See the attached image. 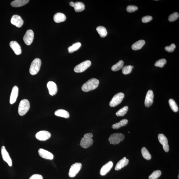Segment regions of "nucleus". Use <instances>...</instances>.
Listing matches in <instances>:
<instances>
[{
    "instance_id": "a19ab883",
    "label": "nucleus",
    "mask_w": 179,
    "mask_h": 179,
    "mask_svg": "<svg viewBox=\"0 0 179 179\" xmlns=\"http://www.w3.org/2000/svg\"><path fill=\"white\" fill-rule=\"evenodd\" d=\"M75 3H74L73 2L71 1L70 2L69 4L71 6L74 7L75 6Z\"/></svg>"
},
{
    "instance_id": "c9c22d12",
    "label": "nucleus",
    "mask_w": 179,
    "mask_h": 179,
    "mask_svg": "<svg viewBox=\"0 0 179 179\" xmlns=\"http://www.w3.org/2000/svg\"><path fill=\"white\" fill-rule=\"evenodd\" d=\"M179 15L178 13L177 12H175L169 16L168 20L169 21L171 22H173L178 19L179 18Z\"/></svg>"
},
{
    "instance_id": "412c9836",
    "label": "nucleus",
    "mask_w": 179,
    "mask_h": 179,
    "mask_svg": "<svg viewBox=\"0 0 179 179\" xmlns=\"http://www.w3.org/2000/svg\"><path fill=\"white\" fill-rule=\"evenodd\" d=\"M66 17L65 15L61 13H57L54 15V20L55 22L57 23H61L65 21Z\"/></svg>"
},
{
    "instance_id": "7ed1b4c3",
    "label": "nucleus",
    "mask_w": 179,
    "mask_h": 179,
    "mask_svg": "<svg viewBox=\"0 0 179 179\" xmlns=\"http://www.w3.org/2000/svg\"><path fill=\"white\" fill-rule=\"evenodd\" d=\"M30 108V104L28 99H24L20 102L18 112L19 115L23 116L28 112Z\"/></svg>"
},
{
    "instance_id": "7c9ffc66",
    "label": "nucleus",
    "mask_w": 179,
    "mask_h": 179,
    "mask_svg": "<svg viewBox=\"0 0 179 179\" xmlns=\"http://www.w3.org/2000/svg\"><path fill=\"white\" fill-rule=\"evenodd\" d=\"M169 104L172 111L175 112H177L178 111V108L175 101L173 99H170L169 100Z\"/></svg>"
},
{
    "instance_id": "6ab92c4d",
    "label": "nucleus",
    "mask_w": 179,
    "mask_h": 179,
    "mask_svg": "<svg viewBox=\"0 0 179 179\" xmlns=\"http://www.w3.org/2000/svg\"><path fill=\"white\" fill-rule=\"evenodd\" d=\"M18 88L16 86H14L12 88L10 99V103L11 104H13L16 102L18 96Z\"/></svg>"
},
{
    "instance_id": "f257e3e1",
    "label": "nucleus",
    "mask_w": 179,
    "mask_h": 179,
    "mask_svg": "<svg viewBox=\"0 0 179 179\" xmlns=\"http://www.w3.org/2000/svg\"><path fill=\"white\" fill-rule=\"evenodd\" d=\"M99 84L98 80L92 78L89 80L82 87V90L85 92H88L94 90L98 87Z\"/></svg>"
},
{
    "instance_id": "f8f14e48",
    "label": "nucleus",
    "mask_w": 179,
    "mask_h": 179,
    "mask_svg": "<svg viewBox=\"0 0 179 179\" xmlns=\"http://www.w3.org/2000/svg\"><path fill=\"white\" fill-rule=\"evenodd\" d=\"M11 23L18 28H20L23 25L24 21L21 17L18 15H14L12 17Z\"/></svg>"
},
{
    "instance_id": "bb28decb",
    "label": "nucleus",
    "mask_w": 179,
    "mask_h": 179,
    "mask_svg": "<svg viewBox=\"0 0 179 179\" xmlns=\"http://www.w3.org/2000/svg\"><path fill=\"white\" fill-rule=\"evenodd\" d=\"M96 30L99 35L102 38H104L107 35L108 33L107 30L105 27L103 26H99L97 27Z\"/></svg>"
},
{
    "instance_id": "2f4dec72",
    "label": "nucleus",
    "mask_w": 179,
    "mask_h": 179,
    "mask_svg": "<svg viewBox=\"0 0 179 179\" xmlns=\"http://www.w3.org/2000/svg\"><path fill=\"white\" fill-rule=\"evenodd\" d=\"M128 109V106H126L119 109L116 113V115L118 116H123L127 113Z\"/></svg>"
},
{
    "instance_id": "58836bf2",
    "label": "nucleus",
    "mask_w": 179,
    "mask_h": 179,
    "mask_svg": "<svg viewBox=\"0 0 179 179\" xmlns=\"http://www.w3.org/2000/svg\"><path fill=\"white\" fill-rule=\"evenodd\" d=\"M152 17L150 16H147L142 17V21L144 23H147L152 20Z\"/></svg>"
},
{
    "instance_id": "0eeeda50",
    "label": "nucleus",
    "mask_w": 179,
    "mask_h": 179,
    "mask_svg": "<svg viewBox=\"0 0 179 179\" xmlns=\"http://www.w3.org/2000/svg\"><path fill=\"white\" fill-rule=\"evenodd\" d=\"M91 64V62L89 60L83 61L76 66L74 71L76 73H82L90 67Z\"/></svg>"
},
{
    "instance_id": "473e14b6",
    "label": "nucleus",
    "mask_w": 179,
    "mask_h": 179,
    "mask_svg": "<svg viewBox=\"0 0 179 179\" xmlns=\"http://www.w3.org/2000/svg\"><path fill=\"white\" fill-rule=\"evenodd\" d=\"M133 66L131 65L126 66H124L122 69V71L123 74L127 75L131 73Z\"/></svg>"
},
{
    "instance_id": "79ce46f5",
    "label": "nucleus",
    "mask_w": 179,
    "mask_h": 179,
    "mask_svg": "<svg viewBox=\"0 0 179 179\" xmlns=\"http://www.w3.org/2000/svg\"><path fill=\"white\" fill-rule=\"evenodd\" d=\"M179 175H178V179H179Z\"/></svg>"
},
{
    "instance_id": "2eb2a0df",
    "label": "nucleus",
    "mask_w": 179,
    "mask_h": 179,
    "mask_svg": "<svg viewBox=\"0 0 179 179\" xmlns=\"http://www.w3.org/2000/svg\"><path fill=\"white\" fill-rule=\"evenodd\" d=\"M49 91L51 95L53 96L55 95L58 92V87L56 84L53 81H49L47 84Z\"/></svg>"
},
{
    "instance_id": "f3484780",
    "label": "nucleus",
    "mask_w": 179,
    "mask_h": 179,
    "mask_svg": "<svg viewBox=\"0 0 179 179\" xmlns=\"http://www.w3.org/2000/svg\"><path fill=\"white\" fill-rule=\"evenodd\" d=\"M10 46L13 50L14 53L17 55H19L22 53V49L20 46L16 41H12L10 42Z\"/></svg>"
},
{
    "instance_id": "c756f323",
    "label": "nucleus",
    "mask_w": 179,
    "mask_h": 179,
    "mask_svg": "<svg viewBox=\"0 0 179 179\" xmlns=\"http://www.w3.org/2000/svg\"><path fill=\"white\" fill-rule=\"evenodd\" d=\"M141 153L143 157L146 160H150L151 159V155L147 149L145 147H143L141 149Z\"/></svg>"
},
{
    "instance_id": "c85d7f7f",
    "label": "nucleus",
    "mask_w": 179,
    "mask_h": 179,
    "mask_svg": "<svg viewBox=\"0 0 179 179\" xmlns=\"http://www.w3.org/2000/svg\"><path fill=\"white\" fill-rule=\"evenodd\" d=\"M124 64V63L123 61L122 60L119 61L118 63L114 65L111 67V70L113 71H118L120 70L121 68H122Z\"/></svg>"
},
{
    "instance_id": "6e6552de",
    "label": "nucleus",
    "mask_w": 179,
    "mask_h": 179,
    "mask_svg": "<svg viewBox=\"0 0 179 179\" xmlns=\"http://www.w3.org/2000/svg\"><path fill=\"white\" fill-rule=\"evenodd\" d=\"M82 166V164L80 163H77L72 165L70 169L69 176L70 177L74 178L80 170Z\"/></svg>"
},
{
    "instance_id": "cd10ccee",
    "label": "nucleus",
    "mask_w": 179,
    "mask_h": 179,
    "mask_svg": "<svg viewBox=\"0 0 179 179\" xmlns=\"http://www.w3.org/2000/svg\"><path fill=\"white\" fill-rule=\"evenodd\" d=\"M81 46V44L80 42L74 43L72 46H70L68 49L69 53H72L75 51L78 50Z\"/></svg>"
},
{
    "instance_id": "4be33fe9",
    "label": "nucleus",
    "mask_w": 179,
    "mask_h": 179,
    "mask_svg": "<svg viewBox=\"0 0 179 179\" xmlns=\"http://www.w3.org/2000/svg\"><path fill=\"white\" fill-rule=\"evenodd\" d=\"M29 1V0H16L11 2V5L14 7H20L28 4Z\"/></svg>"
},
{
    "instance_id": "20e7f679",
    "label": "nucleus",
    "mask_w": 179,
    "mask_h": 179,
    "mask_svg": "<svg viewBox=\"0 0 179 179\" xmlns=\"http://www.w3.org/2000/svg\"><path fill=\"white\" fill-rule=\"evenodd\" d=\"M42 64L41 60L36 58L32 61L30 68V73L32 75H34L38 73L40 69Z\"/></svg>"
},
{
    "instance_id": "ddd939ff",
    "label": "nucleus",
    "mask_w": 179,
    "mask_h": 179,
    "mask_svg": "<svg viewBox=\"0 0 179 179\" xmlns=\"http://www.w3.org/2000/svg\"><path fill=\"white\" fill-rule=\"evenodd\" d=\"M154 94L152 90H149L147 93L145 101V105L149 108L152 105L154 101Z\"/></svg>"
},
{
    "instance_id": "1a4fd4ad",
    "label": "nucleus",
    "mask_w": 179,
    "mask_h": 179,
    "mask_svg": "<svg viewBox=\"0 0 179 179\" xmlns=\"http://www.w3.org/2000/svg\"><path fill=\"white\" fill-rule=\"evenodd\" d=\"M34 38V33L31 30H28L25 34L23 40L27 45H30L33 42Z\"/></svg>"
},
{
    "instance_id": "dca6fc26",
    "label": "nucleus",
    "mask_w": 179,
    "mask_h": 179,
    "mask_svg": "<svg viewBox=\"0 0 179 179\" xmlns=\"http://www.w3.org/2000/svg\"><path fill=\"white\" fill-rule=\"evenodd\" d=\"M39 155L41 157L48 160H52L54 158L53 154L43 149H40L38 151Z\"/></svg>"
},
{
    "instance_id": "72a5a7b5",
    "label": "nucleus",
    "mask_w": 179,
    "mask_h": 179,
    "mask_svg": "<svg viewBox=\"0 0 179 179\" xmlns=\"http://www.w3.org/2000/svg\"><path fill=\"white\" fill-rule=\"evenodd\" d=\"M161 174V171H155L149 176V179H157L160 177Z\"/></svg>"
},
{
    "instance_id": "b1692460",
    "label": "nucleus",
    "mask_w": 179,
    "mask_h": 179,
    "mask_svg": "<svg viewBox=\"0 0 179 179\" xmlns=\"http://www.w3.org/2000/svg\"><path fill=\"white\" fill-rule=\"evenodd\" d=\"M145 43V41L143 40H140L132 44L131 47L132 49L134 51L138 50L142 48Z\"/></svg>"
},
{
    "instance_id": "e433bc0d",
    "label": "nucleus",
    "mask_w": 179,
    "mask_h": 179,
    "mask_svg": "<svg viewBox=\"0 0 179 179\" xmlns=\"http://www.w3.org/2000/svg\"><path fill=\"white\" fill-rule=\"evenodd\" d=\"M138 9V8L137 6L130 5V6H129L127 7L126 11L129 13H132V12H135Z\"/></svg>"
},
{
    "instance_id": "9b49d317",
    "label": "nucleus",
    "mask_w": 179,
    "mask_h": 179,
    "mask_svg": "<svg viewBox=\"0 0 179 179\" xmlns=\"http://www.w3.org/2000/svg\"><path fill=\"white\" fill-rule=\"evenodd\" d=\"M50 133L47 131H41L39 132L36 135V137L40 141H46L50 138Z\"/></svg>"
},
{
    "instance_id": "aec40b11",
    "label": "nucleus",
    "mask_w": 179,
    "mask_h": 179,
    "mask_svg": "<svg viewBox=\"0 0 179 179\" xmlns=\"http://www.w3.org/2000/svg\"><path fill=\"white\" fill-rule=\"evenodd\" d=\"M129 163V160L126 157H124L119 161L117 163L115 169L116 171L121 170V169L125 167Z\"/></svg>"
},
{
    "instance_id": "4c0bfd02",
    "label": "nucleus",
    "mask_w": 179,
    "mask_h": 179,
    "mask_svg": "<svg viewBox=\"0 0 179 179\" xmlns=\"http://www.w3.org/2000/svg\"><path fill=\"white\" fill-rule=\"evenodd\" d=\"M176 48V46L174 44H171L170 46H166L165 48V50L169 53L173 52Z\"/></svg>"
},
{
    "instance_id": "37998d69",
    "label": "nucleus",
    "mask_w": 179,
    "mask_h": 179,
    "mask_svg": "<svg viewBox=\"0 0 179 179\" xmlns=\"http://www.w3.org/2000/svg\"><path fill=\"white\" fill-rule=\"evenodd\" d=\"M130 132H128V133H130Z\"/></svg>"
},
{
    "instance_id": "5701e85b",
    "label": "nucleus",
    "mask_w": 179,
    "mask_h": 179,
    "mask_svg": "<svg viewBox=\"0 0 179 179\" xmlns=\"http://www.w3.org/2000/svg\"><path fill=\"white\" fill-rule=\"evenodd\" d=\"M55 114L58 116L66 118L69 117V113L68 111L63 109H59L55 112Z\"/></svg>"
},
{
    "instance_id": "a878e982",
    "label": "nucleus",
    "mask_w": 179,
    "mask_h": 179,
    "mask_svg": "<svg viewBox=\"0 0 179 179\" xmlns=\"http://www.w3.org/2000/svg\"><path fill=\"white\" fill-rule=\"evenodd\" d=\"M128 123V121L127 119H123L119 122L113 124L112 126V128L113 129H118L121 127L122 126H125Z\"/></svg>"
},
{
    "instance_id": "393cba45",
    "label": "nucleus",
    "mask_w": 179,
    "mask_h": 179,
    "mask_svg": "<svg viewBox=\"0 0 179 179\" xmlns=\"http://www.w3.org/2000/svg\"><path fill=\"white\" fill-rule=\"evenodd\" d=\"M73 7L75 12H79L83 11L85 8V6L83 2H76Z\"/></svg>"
},
{
    "instance_id": "ea45409f",
    "label": "nucleus",
    "mask_w": 179,
    "mask_h": 179,
    "mask_svg": "<svg viewBox=\"0 0 179 179\" xmlns=\"http://www.w3.org/2000/svg\"><path fill=\"white\" fill-rule=\"evenodd\" d=\"M29 179H43V176L39 174H35L32 175Z\"/></svg>"
},
{
    "instance_id": "4468645a",
    "label": "nucleus",
    "mask_w": 179,
    "mask_h": 179,
    "mask_svg": "<svg viewBox=\"0 0 179 179\" xmlns=\"http://www.w3.org/2000/svg\"><path fill=\"white\" fill-rule=\"evenodd\" d=\"M1 153L2 157L4 161H6L10 166H12V163L11 159L10 157L9 154L6 150L4 146H2L1 149Z\"/></svg>"
},
{
    "instance_id": "f03ea898",
    "label": "nucleus",
    "mask_w": 179,
    "mask_h": 179,
    "mask_svg": "<svg viewBox=\"0 0 179 179\" xmlns=\"http://www.w3.org/2000/svg\"><path fill=\"white\" fill-rule=\"evenodd\" d=\"M93 137V134L91 133L85 134L80 141V145L81 147L87 148L92 145L93 140L92 138Z\"/></svg>"
},
{
    "instance_id": "a211bd4d",
    "label": "nucleus",
    "mask_w": 179,
    "mask_h": 179,
    "mask_svg": "<svg viewBox=\"0 0 179 179\" xmlns=\"http://www.w3.org/2000/svg\"><path fill=\"white\" fill-rule=\"evenodd\" d=\"M113 163L112 161H109L102 166L100 171V175L102 176L105 175L112 168Z\"/></svg>"
},
{
    "instance_id": "423d86ee",
    "label": "nucleus",
    "mask_w": 179,
    "mask_h": 179,
    "mask_svg": "<svg viewBox=\"0 0 179 179\" xmlns=\"http://www.w3.org/2000/svg\"><path fill=\"white\" fill-rule=\"evenodd\" d=\"M124 97V94L122 93H119L114 95L111 99L109 106L111 107H114L120 104L122 101Z\"/></svg>"
},
{
    "instance_id": "f704fd0d",
    "label": "nucleus",
    "mask_w": 179,
    "mask_h": 179,
    "mask_svg": "<svg viewBox=\"0 0 179 179\" xmlns=\"http://www.w3.org/2000/svg\"><path fill=\"white\" fill-rule=\"evenodd\" d=\"M166 61L165 59H161L156 61L155 64V66L156 67L162 68L166 63Z\"/></svg>"
},
{
    "instance_id": "9d476101",
    "label": "nucleus",
    "mask_w": 179,
    "mask_h": 179,
    "mask_svg": "<svg viewBox=\"0 0 179 179\" xmlns=\"http://www.w3.org/2000/svg\"><path fill=\"white\" fill-rule=\"evenodd\" d=\"M159 142L163 145V148L166 152H168L169 150V146L168 143V140L164 134H159L158 136Z\"/></svg>"
},
{
    "instance_id": "39448f33",
    "label": "nucleus",
    "mask_w": 179,
    "mask_h": 179,
    "mask_svg": "<svg viewBox=\"0 0 179 179\" xmlns=\"http://www.w3.org/2000/svg\"><path fill=\"white\" fill-rule=\"evenodd\" d=\"M125 136L123 134L121 133H114L110 136L109 139V141L111 144L116 145L120 143L121 141H123Z\"/></svg>"
}]
</instances>
